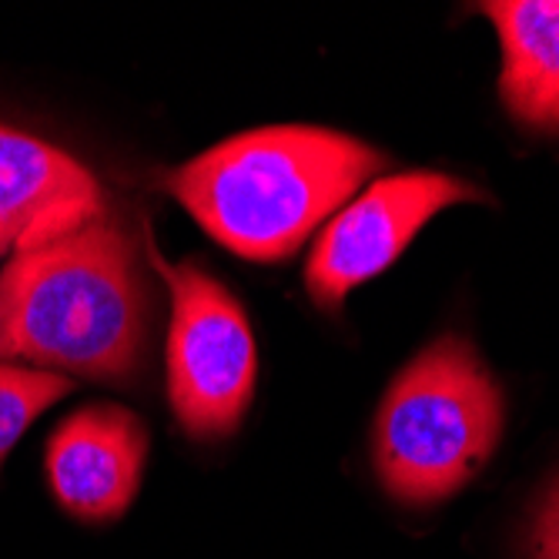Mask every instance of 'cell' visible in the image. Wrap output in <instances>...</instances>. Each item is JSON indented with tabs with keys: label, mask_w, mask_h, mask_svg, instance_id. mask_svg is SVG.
Returning <instances> with one entry per match:
<instances>
[{
	"label": "cell",
	"mask_w": 559,
	"mask_h": 559,
	"mask_svg": "<svg viewBox=\"0 0 559 559\" xmlns=\"http://www.w3.org/2000/svg\"><path fill=\"white\" fill-rule=\"evenodd\" d=\"M147 322L141 251L111 215L17 251L0 272V362L128 382L144 362Z\"/></svg>",
	"instance_id": "6da1fadb"
},
{
	"label": "cell",
	"mask_w": 559,
	"mask_h": 559,
	"mask_svg": "<svg viewBox=\"0 0 559 559\" xmlns=\"http://www.w3.org/2000/svg\"><path fill=\"white\" fill-rule=\"evenodd\" d=\"M460 201H483V194L442 171H405L376 178L322 228L309 265L305 288L322 309H338L352 288L382 275L413 238L442 209Z\"/></svg>",
	"instance_id": "5b68a950"
},
{
	"label": "cell",
	"mask_w": 559,
	"mask_h": 559,
	"mask_svg": "<svg viewBox=\"0 0 559 559\" xmlns=\"http://www.w3.org/2000/svg\"><path fill=\"white\" fill-rule=\"evenodd\" d=\"M147 460L144 423L115 402L74 409L47 439V486L61 510L84 523H111L128 513Z\"/></svg>",
	"instance_id": "8992f818"
},
{
	"label": "cell",
	"mask_w": 559,
	"mask_h": 559,
	"mask_svg": "<svg viewBox=\"0 0 559 559\" xmlns=\"http://www.w3.org/2000/svg\"><path fill=\"white\" fill-rule=\"evenodd\" d=\"M533 559H559V479L549 489L533 530Z\"/></svg>",
	"instance_id": "30bf717a"
},
{
	"label": "cell",
	"mask_w": 559,
	"mask_h": 559,
	"mask_svg": "<svg viewBox=\"0 0 559 559\" xmlns=\"http://www.w3.org/2000/svg\"><path fill=\"white\" fill-rule=\"evenodd\" d=\"M74 392V379L61 372H44L17 362H0V463L17 445V439L50 409Z\"/></svg>",
	"instance_id": "9c48e42d"
},
{
	"label": "cell",
	"mask_w": 559,
	"mask_h": 559,
	"mask_svg": "<svg viewBox=\"0 0 559 559\" xmlns=\"http://www.w3.org/2000/svg\"><path fill=\"white\" fill-rule=\"evenodd\" d=\"M502 423V389L479 352L442 335L395 376L379 405L376 473L399 502H439L489 463Z\"/></svg>",
	"instance_id": "3957f363"
},
{
	"label": "cell",
	"mask_w": 559,
	"mask_h": 559,
	"mask_svg": "<svg viewBox=\"0 0 559 559\" xmlns=\"http://www.w3.org/2000/svg\"><path fill=\"white\" fill-rule=\"evenodd\" d=\"M502 44L499 94L523 128L559 138V0H489Z\"/></svg>",
	"instance_id": "ba28073f"
},
{
	"label": "cell",
	"mask_w": 559,
	"mask_h": 559,
	"mask_svg": "<svg viewBox=\"0 0 559 559\" xmlns=\"http://www.w3.org/2000/svg\"><path fill=\"white\" fill-rule=\"evenodd\" d=\"M147 262L171 292L168 322V402L194 439H228L255 395V338L238 298L191 262L171 265L144 228Z\"/></svg>",
	"instance_id": "277c9868"
},
{
	"label": "cell",
	"mask_w": 559,
	"mask_h": 559,
	"mask_svg": "<svg viewBox=\"0 0 559 559\" xmlns=\"http://www.w3.org/2000/svg\"><path fill=\"white\" fill-rule=\"evenodd\" d=\"M108 215L105 188L64 147L0 124V255L40 248Z\"/></svg>",
	"instance_id": "52a82bcc"
},
{
	"label": "cell",
	"mask_w": 559,
	"mask_h": 559,
	"mask_svg": "<svg viewBox=\"0 0 559 559\" xmlns=\"http://www.w3.org/2000/svg\"><path fill=\"white\" fill-rule=\"evenodd\" d=\"M385 155L309 124L235 134L165 178L168 194L218 245L248 262H285L335 215Z\"/></svg>",
	"instance_id": "7a4b0ae2"
}]
</instances>
